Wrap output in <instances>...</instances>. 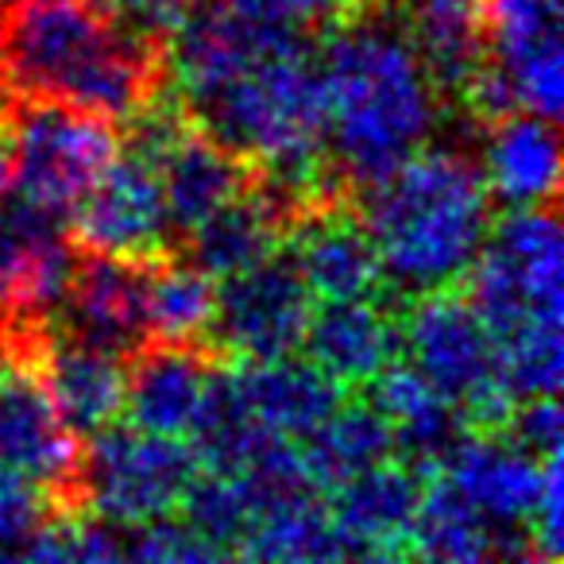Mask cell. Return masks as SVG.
I'll return each mask as SVG.
<instances>
[{"mask_svg":"<svg viewBox=\"0 0 564 564\" xmlns=\"http://www.w3.org/2000/svg\"><path fill=\"white\" fill-rule=\"evenodd\" d=\"M0 101H9V97H4V86H0Z\"/></svg>","mask_w":564,"mask_h":564,"instance_id":"43","label":"cell"},{"mask_svg":"<svg viewBox=\"0 0 564 564\" xmlns=\"http://www.w3.org/2000/svg\"><path fill=\"white\" fill-rule=\"evenodd\" d=\"M364 225L383 282L417 299L460 286L487 243L491 194L460 151H414L391 178L371 186Z\"/></svg>","mask_w":564,"mask_h":564,"instance_id":"3","label":"cell"},{"mask_svg":"<svg viewBox=\"0 0 564 564\" xmlns=\"http://www.w3.org/2000/svg\"><path fill=\"white\" fill-rule=\"evenodd\" d=\"M541 4H549V9H556V12H561V0H541Z\"/></svg>","mask_w":564,"mask_h":564,"instance_id":"42","label":"cell"},{"mask_svg":"<svg viewBox=\"0 0 564 564\" xmlns=\"http://www.w3.org/2000/svg\"><path fill=\"white\" fill-rule=\"evenodd\" d=\"M178 518L197 538L209 541L220 556H228L236 553L243 530H248L256 514H251L248 491H243V484L236 476L197 471L178 499Z\"/></svg>","mask_w":564,"mask_h":564,"instance_id":"31","label":"cell"},{"mask_svg":"<svg viewBox=\"0 0 564 564\" xmlns=\"http://www.w3.org/2000/svg\"><path fill=\"white\" fill-rule=\"evenodd\" d=\"M491 243L518 267L538 314L564 317V248H561V220L556 205H538V209H510L499 220Z\"/></svg>","mask_w":564,"mask_h":564,"instance_id":"28","label":"cell"},{"mask_svg":"<svg viewBox=\"0 0 564 564\" xmlns=\"http://www.w3.org/2000/svg\"><path fill=\"white\" fill-rule=\"evenodd\" d=\"M564 487H561V448L541 456V491L525 522V538L538 561H561L564 553Z\"/></svg>","mask_w":564,"mask_h":564,"instance_id":"36","label":"cell"},{"mask_svg":"<svg viewBox=\"0 0 564 564\" xmlns=\"http://www.w3.org/2000/svg\"><path fill=\"white\" fill-rule=\"evenodd\" d=\"M484 182L487 194L499 197L510 209H538L556 205L561 194V140L556 124L541 117H510L495 120L484 151Z\"/></svg>","mask_w":564,"mask_h":564,"instance_id":"21","label":"cell"},{"mask_svg":"<svg viewBox=\"0 0 564 564\" xmlns=\"http://www.w3.org/2000/svg\"><path fill=\"white\" fill-rule=\"evenodd\" d=\"M94 4L120 32L166 47V40L178 32L197 0H94Z\"/></svg>","mask_w":564,"mask_h":564,"instance_id":"35","label":"cell"},{"mask_svg":"<svg viewBox=\"0 0 564 564\" xmlns=\"http://www.w3.org/2000/svg\"><path fill=\"white\" fill-rule=\"evenodd\" d=\"M120 549H124V561H148V564L220 561V553L209 541H202L182 518H171V514L128 525V533H120Z\"/></svg>","mask_w":564,"mask_h":564,"instance_id":"33","label":"cell"},{"mask_svg":"<svg viewBox=\"0 0 564 564\" xmlns=\"http://www.w3.org/2000/svg\"><path fill=\"white\" fill-rule=\"evenodd\" d=\"M197 460L182 437H159L135 425H105L82 448V502L112 525L171 514Z\"/></svg>","mask_w":564,"mask_h":564,"instance_id":"6","label":"cell"},{"mask_svg":"<svg viewBox=\"0 0 564 564\" xmlns=\"http://www.w3.org/2000/svg\"><path fill=\"white\" fill-rule=\"evenodd\" d=\"M58 417L70 425L78 437L105 430L124 410V368L120 356L94 348L78 337H51L35 364Z\"/></svg>","mask_w":564,"mask_h":564,"instance_id":"20","label":"cell"},{"mask_svg":"<svg viewBox=\"0 0 564 564\" xmlns=\"http://www.w3.org/2000/svg\"><path fill=\"white\" fill-rule=\"evenodd\" d=\"M236 391L259 425L274 437H306L345 402V387L325 376L314 360H240L232 371Z\"/></svg>","mask_w":564,"mask_h":564,"instance_id":"18","label":"cell"},{"mask_svg":"<svg viewBox=\"0 0 564 564\" xmlns=\"http://www.w3.org/2000/svg\"><path fill=\"white\" fill-rule=\"evenodd\" d=\"M329 155L345 186L371 189L391 178L437 124L441 89L410 40L360 12L337 24L322 58Z\"/></svg>","mask_w":564,"mask_h":564,"instance_id":"2","label":"cell"},{"mask_svg":"<svg viewBox=\"0 0 564 564\" xmlns=\"http://www.w3.org/2000/svg\"><path fill=\"white\" fill-rule=\"evenodd\" d=\"M499 58V55H495ZM507 66L510 82H514L518 105L530 109L533 117L549 120V124H561L564 109V58H561V35H549V40L533 43L530 51L514 58H499Z\"/></svg>","mask_w":564,"mask_h":564,"instance_id":"32","label":"cell"},{"mask_svg":"<svg viewBox=\"0 0 564 564\" xmlns=\"http://www.w3.org/2000/svg\"><path fill=\"white\" fill-rule=\"evenodd\" d=\"M82 437L58 417L35 368L0 371V468L35 484L55 510L82 502Z\"/></svg>","mask_w":564,"mask_h":564,"instance_id":"9","label":"cell"},{"mask_svg":"<svg viewBox=\"0 0 564 564\" xmlns=\"http://www.w3.org/2000/svg\"><path fill=\"white\" fill-rule=\"evenodd\" d=\"M232 556L248 561H360L352 538L337 525L329 507L302 495L251 518Z\"/></svg>","mask_w":564,"mask_h":564,"instance_id":"26","label":"cell"},{"mask_svg":"<svg viewBox=\"0 0 564 564\" xmlns=\"http://www.w3.org/2000/svg\"><path fill=\"white\" fill-rule=\"evenodd\" d=\"M217 286L194 263L155 259L148 274V340L166 345H209ZM213 348V345H209Z\"/></svg>","mask_w":564,"mask_h":564,"instance_id":"29","label":"cell"},{"mask_svg":"<svg viewBox=\"0 0 564 564\" xmlns=\"http://www.w3.org/2000/svg\"><path fill=\"white\" fill-rule=\"evenodd\" d=\"M399 329L402 345L410 348V364L437 387V394L453 402L464 430H507L518 399L502 383L495 340L468 306L464 291L445 286V291L417 294Z\"/></svg>","mask_w":564,"mask_h":564,"instance_id":"4","label":"cell"},{"mask_svg":"<svg viewBox=\"0 0 564 564\" xmlns=\"http://www.w3.org/2000/svg\"><path fill=\"white\" fill-rule=\"evenodd\" d=\"M564 317L533 314L510 337L495 340V364L514 399L556 394L564 379Z\"/></svg>","mask_w":564,"mask_h":564,"instance_id":"30","label":"cell"},{"mask_svg":"<svg viewBox=\"0 0 564 564\" xmlns=\"http://www.w3.org/2000/svg\"><path fill=\"white\" fill-rule=\"evenodd\" d=\"M314 294L302 282L299 267L286 256H271L248 271L225 279L213 310L209 345L220 356L240 360H279L294 356L306 337Z\"/></svg>","mask_w":564,"mask_h":564,"instance_id":"10","label":"cell"},{"mask_svg":"<svg viewBox=\"0 0 564 564\" xmlns=\"http://www.w3.org/2000/svg\"><path fill=\"white\" fill-rule=\"evenodd\" d=\"M148 274L143 259H120L89 251L78 259L63 306L70 314L66 333L112 356H132L148 345Z\"/></svg>","mask_w":564,"mask_h":564,"instance_id":"12","label":"cell"},{"mask_svg":"<svg viewBox=\"0 0 564 564\" xmlns=\"http://www.w3.org/2000/svg\"><path fill=\"white\" fill-rule=\"evenodd\" d=\"M74 240L86 251L143 263L171 256L174 232L155 166L135 151L124 159L112 155V163L74 205Z\"/></svg>","mask_w":564,"mask_h":564,"instance_id":"11","label":"cell"},{"mask_svg":"<svg viewBox=\"0 0 564 564\" xmlns=\"http://www.w3.org/2000/svg\"><path fill=\"white\" fill-rule=\"evenodd\" d=\"M186 240L189 263L202 267L209 279H232V274L271 259L279 251V243L286 240V225H282L279 209H274L271 197L259 189L256 174H251L248 186L232 202L213 209Z\"/></svg>","mask_w":564,"mask_h":564,"instance_id":"23","label":"cell"},{"mask_svg":"<svg viewBox=\"0 0 564 564\" xmlns=\"http://www.w3.org/2000/svg\"><path fill=\"white\" fill-rule=\"evenodd\" d=\"M502 437L514 441L518 448L533 456H545L561 448V406L556 394H538V399H518Z\"/></svg>","mask_w":564,"mask_h":564,"instance_id":"37","label":"cell"},{"mask_svg":"<svg viewBox=\"0 0 564 564\" xmlns=\"http://www.w3.org/2000/svg\"><path fill=\"white\" fill-rule=\"evenodd\" d=\"M302 345L310 360L348 391V387H364L387 364L399 360L402 329L379 302L340 299L310 314Z\"/></svg>","mask_w":564,"mask_h":564,"instance_id":"17","label":"cell"},{"mask_svg":"<svg viewBox=\"0 0 564 564\" xmlns=\"http://www.w3.org/2000/svg\"><path fill=\"white\" fill-rule=\"evenodd\" d=\"M441 471L502 538L530 545L525 522L541 491V456L518 448L502 433H464Z\"/></svg>","mask_w":564,"mask_h":564,"instance_id":"13","label":"cell"},{"mask_svg":"<svg viewBox=\"0 0 564 564\" xmlns=\"http://www.w3.org/2000/svg\"><path fill=\"white\" fill-rule=\"evenodd\" d=\"M306 445L299 448L306 476L314 484V491H337L348 479H356L360 471L376 468V464L391 460L394 456V433L391 422L364 402H340L317 430H310Z\"/></svg>","mask_w":564,"mask_h":564,"instance_id":"25","label":"cell"},{"mask_svg":"<svg viewBox=\"0 0 564 564\" xmlns=\"http://www.w3.org/2000/svg\"><path fill=\"white\" fill-rule=\"evenodd\" d=\"M163 51L120 32L94 0H20L0 12V86L12 101L128 120L163 94Z\"/></svg>","mask_w":564,"mask_h":564,"instance_id":"1","label":"cell"},{"mask_svg":"<svg viewBox=\"0 0 564 564\" xmlns=\"http://www.w3.org/2000/svg\"><path fill=\"white\" fill-rule=\"evenodd\" d=\"M4 124L12 132L17 189L58 217H70L117 155L109 120L63 101H12Z\"/></svg>","mask_w":564,"mask_h":564,"instance_id":"5","label":"cell"},{"mask_svg":"<svg viewBox=\"0 0 564 564\" xmlns=\"http://www.w3.org/2000/svg\"><path fill=\"white\" fill-rule=\"evenodd\" d=\"M225 356L209 345H166L148 340L132 352V371L124 376L128 422L159 437H186L202 402L205 379Z\"/></svg>","mask_w":564,"mask_h":564,"instance_id":"15","label":"cell"},{"mask_svg":"<svg viewBox=\"0 0 564 564\" xmlns=\"http://www.w3.org/2000/svg\"><path fill=\"white\" fill-rule=\"evenodd\" d=\"M425 479L406 460L376 464L333 491V518L352 538L360 561H406V533L414 522Z\"/></svg>","mask_w":564,"mask_h":564,"instance_id":"16","label":"cell"},{"mask_svg":"<svg viewBox=\"0 0 564 564\" xmlns=\"http://www.w3.org/2000/svg\"><path fill=\"white\" fill-rule=\"evenodd\" d=\"M410 556L441 564H476L491 556H533L518 538H502L468 499L453 487V479L433 471L422 487L414 522L406 533Z\"/></svg>","mask_w":564,"mask_h":564,"instance_id":"22","label":"cell"},{"mask_svg":"<svg viewBox=\"0 0 564 564\" xmlns=\"http://www.w3.org/2000/svg\"><path fill=\"white\" fill-rule=\"evenodd\" d=\"M51 499L35 484L20 479L17 471L0 468V561L20 556L24 541L35 533V525L47 518Z\"/></svg>","mask_w":564,"mask_h":564,"instance_id":"34","label":"cell"},{"mask_svg":"<svg viewBox=\"0 0 564 564\" xmlns=\"http://www.w3.org/2000/svg\"><path fill=\"white\" fill-rule=\"evenodd\" d=\"M9 368V352H4V337H0V371Z\"/></svg>","mask_w":564,"mask_h":564,"instance_id":"40","label":"cell"},{"mask_svg":"<svg viewBox=\"0 0 564 564\" xmlns=\"http://www.w3.org/2000/svg\"><path fill=\"white\" fill-rule=\"evenodd\" d=\"M12 182V132L4 124V112H0V189H9Z\"/></svg>","mask_w":564,"mask_h":564,"instance_id":"39","label":"cell"},{"mask_svg":"<svg viewBox=\"0 0 564 564\" xmlns=\"http://www.w3.org/2000/svg\"><path fill=\"white\" fill-rule=\"evenodd\" d=\"M166 43H171V51H163L166 70L186 109H194L197 101L217 94L263 58L310 51L302 28L282 24L240 0H213L205 9H194Z\"/></svg>","mask_w":564,"mask_h":564,"instance_id":"8","label":"cell"},{"mask_svg":"<svg viewBox=\"0 0 564 564\" xmlns=\"http://www.w3.org/2000/svg\"><path fill=\"white\" fill-rule=\"evenodd\" d=\"M186 437H189V453H194L197 468L236 476L271 433H267L263 425L251 417V410L243 406L232 371H225L217 364V368L209 371V379H205L202 402H197V414H194V422H189Z\"/></svg>","mask_w":564,"mask_h":564,"instance_id":"27","label":"cell"},{"mask_svg":"<svg viewBox=\"0 0 564 564\" xmlns=\"http://www.w3.org/2000/svg\"><path fill=\"white\" fill-rule=\"evenodd\" d=\"M402 24L433 86L445 94H460L487 58V0H402Z\"/></svg>","mask_w":564,"mask_h":564,"instance_id":"24","label":"cell"},{"mask_svg":"<svg viewBox=\"0 0 564 564\" xmlns=\"http://www.w3.org/2000/svg\"><path fill=\"white\" fill-rule=\"evenodd\" d=\"M159 186H163L166 220H171L174 240H186L213 209L232 202L243 186L251 182L256 166H248L240 155L220 148L217 140L197 128V120L171 143L163 159L155 163Z\"/></svg>","mask_w":564,"mask_h":564,"instance_id":"19","label":"cell"},{"mask_svg":"<svg viewBox=\"0 0 564 564\" xmlns=\"http://www.w3.org/2000/svg\"><path fill=\"white\" fill-rule=\"evenodd\" d=\"M12 4H20V0H0V12H9Z\"/></svg>","mask_w":564,"mask_h":564,"instance_id":"41","label":"cell"},{"mask_svg":"<svg viewBox=\"0 0 564 564\" xmlns=\"http://www.w3.org/2000/svg\"><path fill=\"white\" fill-rule=\"evenodd\" d=\"M240 4L310 32V28H325V24L329 28L348 24V20H356L360 12L376 9L379 0H240Z\"/></svg>","mask_w":564,"mask_h":564,"instance_id":"38","label":"cell"},{"mask_svg":"<svg viewBox=\"0 0 564 564\" xmlns=\"http://www.w3.org/2000/svg\"><path fill=\"white\" fill-rule=\"evenodd\" d=\"M286 240L294 248L291 263L299 267L302 282L317 299H371L383 282L368 225L356 213H348L345 197L325 202L310 209L306 217H299Z\"/></svg>","mask_w":564,"mask_h":564,"instance_id":"14","label":"cell"},{"mask_svg":"<svg viewBox=\"0 0 564 564\" xmlns=\"http://www.w3.org/2000/svg\"><path fill=\"white\" fill-rule=\"evenodd\" d=\"M78 251L63 217L20 189H0V337L4 352L12 340L47 329V317L63 306Z\"/></svg>","mask_w":564,"mask_h":564,"instance_id":"7","label":"cell"}]
</instances>
